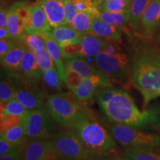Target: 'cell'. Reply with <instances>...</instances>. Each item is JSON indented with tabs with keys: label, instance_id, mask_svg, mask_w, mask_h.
Returning <instances> with one entry per match:
<instances>
[{
	"label": "cell",
	"instance_id": "cell-1",
	"mask_svg": "<svg viewBox=\"0 0 160 160\" xmlns=\"http://www.w3.org/2000/svg\"><path fill=\"white\" fill-rule=\"evenodd\" d=\"M131 81L143 98L145 108L160 97V52L145 48L136 52L131 62Z\"/></svg>",
	"mask_w": 160,
	"mask_h": 160
},
{
	"label": "cell",
	"instance_id": "cell-2",
	"mask_svg": "<svg viewBox=\"0 0 160 160\" xmlns=\"http://www.w3.org/2000/svg\"><path fill=\"white\" fill-rule=\"evenodd\" d=\"M70 130L74 132L86 147L95 154L107 160H111L118 156L117 142L111 132L84 109Z\"/></svg>",
	"mask_w": 160,
	"mask_h": 160
},
{
	"label": "cell",
	"instance_id": "cell-3",
	"mask_svg": "<svg viewBox=\"0 0 160 160\" xmlns=\"http://www.w3.org/2000/svg\"><path fill=\"white\" fill-rule=\"evenodd\" d=\"M101 110L111 122L133 128L144 127L157 120V113L140 111L133 98L122 89H119Z\"/></svg>",
	"mask_w": 160,
	"mask_h": 160
},
{
	"label": "cell",
	"instance_id": "cell-4",
	"mask_svg": "<svg viewBox=\"0 0 160 160\" xmlns=\"http://www.w3.org/2000/svg\"><path fill=\"white\" fill-rule=\"evenodd\" d=\"M109 130L117 142L125 148L153 150L160 146V136L143 133L131 126L115 123Z\"/></svg>",
	"mask_w": 160,
	"mask_h": 160
},
{
	"label": "cell",
	"instance_id": "cell-5",
	"mask_svg": "<svg viewBox=\"0 0 160 160\" xmlns=\"http://www.w3.org/2000/svg\"><path fill=\"white\" fill-rule=\"evenodd\" d=\"M51 140L66 160H107L90 151L71 130L56 133Z\"/></svg>",
	"mask_w": 160,
	"mask_h": 160
},
{
	"label": "cell",
	"instance_id": "cell-6",
	"mask_svg": "<svg viewBox=\"0 0 160 160\" xmlns=\"http://www.w3.org/2000/svg\"><path fill=\"white\" fill-rule=\"evenodd\" d=\"M45 107L56 123L70 128L83 108L78 102L63 93H54L48 97Z\"/></svg>",
	"mask_w": 160,
	"mask_h": 160
},
{
	"label": "cell",
	"instance_id": "cell-7",
	"mask_svg": "<svg viewBox=\"0 0 160 160\" xmlns=\"http://www.w3.org/2000/svg\"><path fill=\"white\" fill-rule=\"evenodd\" d=\"M96 68L111 79L123 82L131 73V64L127 53L119 52L109 54L102 51L94 57Z\"/></svg>",
	"mask_w": 160,
	"mask_h": 160
},
{
	"label": "cell",
	"instance_id": "cell-8",
	"mask_svg": "<svg viewBox=\"0 0 160 160\" xmlns=\"http://www.w3.org/2000/svg\"><path fill=\"white\" fill-rule=\"evenodd\" d=\"M25 133L28 139H52L53 122L46 107L30 111L25 119Z\"/></svg>",
	"mask_w": 160,
	"mask_h": 160
},
{
	"label": "cell",
	"instance_id": "cell-9",
	"mask_svg": "<svg viewBox=\"0 0 160 160\" xmlns=\"http://www.w3.org/2000/svg\"><path fill=\"white\" fill-rule=\"evenodd\" d=\"M19 153L24 160H66L51 139H27Z\"/></svg>",
	"mask_w": 160,
	"mask_h": 160
},
{
	"label": "cell",
	"instance_id": "cell-10",
	"mask_svg": "<svg viewBox=\"0 0 160 160\" xmlns=\"http://www.w3.org/2000/svg\"><path fill=\"white\" fill-rule=\"evenodd\" d=\"M33 80L17 83L15 99L22 103L28 111L45 107L47 98L45 92L40 91Z\"/></svg>",
	"mask_w": 160,
	"mask_h": 160
},
{
	"label": "cell",
	"instance_id": "cell-11",
	"mask_svg": "<svg viewBox=\"0 0 160 160\" xmlns=\"http://www.w3.org/2000/svg\"><path fill=\"white\" fill-rule=\"evenodd\" d=\"M112 85L111 78L102 72L83 79L73 93V97L79 102H86L95 96L96 92L100 87Z\"/></svg>",
	"mask_w": 160,
	"mask_h": 160
},
{
	"label": "cell",
	"instance_id": "cell-12",
	"mask_svg": "<svg viewBox=\"0 0 160 160\" xmlns=\"http://www.w3.org/2000/svg\"><path fill=\"white\" fill-rule=\"evenodd\" d=\"M52 28L42 6L37 2L31 4L30 6L29 22L25 33H34L42 35L49 33Z\"/></svg>",
	"mask_w": 160,
	"mask_h": 160
},
{
	"label": "cell",
	"instance_id": "cell-13",
	"mask_svg": "<svg viewBox=\"0 0 160 160\" xmlns=\"http://www.w3.org/2000/svg\"><path fill=\"white\" fill-rule=\"evenodd\" d=\"M52 28L66 25L65 0H38Z\"/></svg>",
	"mask_w": 160,
	"mask_h": 160
},
{
	"label": "cell",
	"instance_id": "cell-14",
	"mask_svg": "<svg viewBox=\"0 0 160 160\" xmlns=\"http://www.w3.org/2000/svg\"><path fill=\"white\" fill-rule=\"evenodd\" d=\"M89 33L109 42L122 41L121 28L105 22L99 18L93 19Z\"/></svg>",
	"mask_w": 160,
	"mask_h": 160
},
{
	"label": "cell",
	"instance_id": "cell-15",
	"mask_svg": "<svg viewBox=\"0 0 160 160\" xmlns=\"http://www.w3.org/2000/svg\"><path fill=\"white\" fill-rule=\"evenodd\" d=\"M160 26V0H152L146 8L141 21L145 34H153Z\"/></svg>",
	"mask_w": 160,
	"mask_h": 160
},
{
	"label": "cell",
	"instance_id": "cell-16",
	"mask_svg": "<svg viewBox=\"0 0 160 160\" xmlns=\"http://www.w3.org/2000/svg\"><path fill=\"white\" fill-rule=\"evenodd\" d=\"M8 9L9 13L6 28L8 31L11 39L17 42H20L22 37L25 33L28 22L13 5L10 6Z\"/></svg>",
	"mask_w": 160,
	"mask_h": 160
},
{
	"label": "cell",
	"instance_id": "cell-17",
	"mask_svg": "<svg viewBox=\"0 0 160 160\" xmlns=\"http://www.w3.org/2000/svg\"><path fill=\"white\" fill-rule=\"evenodd\" d=\"M49 33L58 43L59 47L79 42L82 37V35L79 33L74 28L68 25L53 28L51 30Z\"/></svg>",
	"mask_w": 160,
	"mask_h": 160
},
{
	"label": "cell",
	"instance_id": "cell-18",
	"mask_svg": "<svg viewBox=\"0 0 160 160\" xmlns=\"http://www.w3.org/2000/svg\"><path fill=\"white\" fill-rule=\"evenodd\" d=\"M19 71L27 77L28 79L38 81L42 77V72L38 65L35 53L28 49L22 60Z\"/></svg>",
	"mask_w": 160,
	"mask_h": 160
},
{
	"label": "cell",
	"instance_id": "cell-19",
	"mask_svg": "<svg viewBox=\"0 0 160 160\" xmlns=\"http://www.w3.org/2000/svg\"><path fill=\"white\" fill-rule=\"evenodd\" d=\"M108 41L91 33L82 35L81 39L82 53L81 58L93 57L103 51Z\"/></svg>",
	"mask_w": 160,
	"mask_h": 160
},
{
	"label": "cell",
	"instance_id": "cell-20",
	"mask_svg": "<svg viewBox=\"0 0 160 160\" xmlns=\"http://www.w3.org/2000/svg\"><path fill=\"white\" fill-rule=\"evenodd\" d=\"M50 33V32H49ZM49 33L41 35L45 40L46 50L48 52L53 62L55 64V67L59 73V77L62 82L64 83V77H65V65H64L63 57L62 54L61 48L59 45L55 41Z\"/></svg>",
	"mask_w": 160,
	"mask_h": 160
},
{
	"label": "cell",
	"instance_id": "cell-21",
	"mask_svg": "<svg viewBox=\"0 0 160 160\" xmlns=\"http://www.w3.org/2000/svg\"><path fill=\"white\" fill-rule=\"evenodd\" d=\"M28 48L22 43L17 42L2 58H1V65L5 68L10 71H19L22 60Z\"/></svg>",
	"mask_w": 160,
	"mask_h": 160
},
{
	"label": "cell",
	"instance_id": "cell-22",
	"mask_svg": "<svg viewBox=\"0 0 160 160\" xmlns=\"http://www.w3.org/2000/svg\"><path fill=\"white\" fill-rule=\"evenodd\" d=\"M64 65H65V70H72L77 72L84 79L96 74L100 71L95 67L90 65L83 58L80 57L65 59Z\"/></svg>",
	"mask_w": 160,
	"mask_h": 160
},
{
	"label": "cell",
	"instance_id": "cell-23",
	"mask_svg": "<svg viewBox=\"0 0 160 160\" xmlns=\"http://www.w3.org/2000/svg\"><path fill=\"white\" fill-rule=\"evenodd\" d=\"M152 0H132L130 7V25L132 28L138 29L141 26V21L146 8Z\"/></svg>",
	"mask_w": 160,
	"mask_h": 160
},
{
	"label": "cell",
	"instance_id": "cell-24",
	"mask_svg": "<svg viewBox=\"0 0 160 160\" xmlns=\"http://www.w3.org/2000/svg\"><path fill=\"white\" fill-rule=\"evenodd\" d=\"M24 122L12 128L3 134H1V138L18 146L19 148V150L28 139L25 133V127Z\"/></svg>",
	"mask_w": 160,
	"mask_h": 160
},
{
	"label": "cell",
	"instance_id": "cell-25",
	"mask_svg": "<svg viewBox=\"0 0 160 160\" xmlns=\"http://www.w3.org/2000/svg\"><path fill=\"white\" fill-rule=\"evenodd\" d=\"M97 18L105 22L115 26H119L120 28L122 26L128 25L131 21L130 11L122 12V13H113V12L99 11Z\"/></svg>",
	"mask_w": 160,
	"mask_h": 160
},
{
	"label": "cell",
	"instance_id": "cell-26",
	"mask_svg": "<svg viewBox=\"0 0 160 160\" xmlns=\"http://www.w3.org/2000/svg\"><path fill=\"white\" fill-rule=\"evenodd\" d=\"M94 18H96L95 15L91 12H78L73 20V27L82 35L87 34L90 33L92 22Z\"/></svg>",
	"mask_w": 160,
	"mask_h": 160
},
{
	"label": "cell",
	"instance_id": "cell-27",
	"mask_svg": "<svg viewBox=\"0 0 160 160\" xmlns=\"http://www.w3.org/2000/svg\"><path fill=\"white\" fill-rule=\"evenodd\" d=\"M1 117L5 115H14L25 119L28 115V111L22 104L20 103L17 99H13L8 102L1 104Z\"/></svg>",
	"mask_w": 160,
	"mask_h": 160
},
{
	"label": "cell",
	"instance_id": "cell-28",
	"mask_svg": "<svg viewBox=\"0 0 160 160\" xmlns=\"http://www.w3.org/2000/svg\"><path fill=\"white\" fill-rule=\"evenodd\" d=\"M122 155L131 160H160V155L148 149L125 148Z\"/></svg>",
	"mask_w": 160,
	"mask_h": 160
},
{
	"label": "cell",
	"instance_id": "cell-29",
	"mask_svg": "<svg viewBox=\"0 0 160 160\" xmlns=\"http://www.w3.org/2000/svg\"><path fill=\"white\" fill-rule=\"evenodd\" d=\"M20 42L33 52H41L46 50L45 40L41 35L34 33H25Z\"/></svg>",
	"mask_w": 160,
	"mask_h": 160
},
{
	"label": "cell",
	"instance_id": "cell-30",
	"mask_svg": "<svg viewBox=\"0 0 160 160\" xmlns=\"http://www.w3.org/2000/svg\"><path fill=\"white\" fill-rule=\"evenodd\" d=\"M132 0H108L99 5L100 11L122 13L130 11Z\"/></svg>",
	"mask_w": 160,
	"mask_h": 160
},
{
	"label": "cell",
	"instance_id": "cell-31",
	"mask_svg": "<svg viewBox=\"0 0 160 160\" xmlns=\"http://www.w3.org/2000/svg\"><path fill=\"white\" fill-rule=\"evenodd\" d=\"M17 83L11 79H2L0 82V102H8L10 100L15 99Z\"/></svg>",
	"mask_w": 160,
	"mask_h": 160
},
{
	"label": "cell",
	"instance_id": "cell-32",
	"mask_svg": "<svg viewBox=\"0 0 160 160\" xmlns=\"http://www.w3.org/2000/svg\"><path fill=\"white\" fill-rule=\"evenodd\" d=\"M44 83L50 89L54 91H61L63 82L60 79L59 73L56 68L44 71L42 77Z\"/></svg>",
	"mask_w": 160,
	"mask_h": 160
},
{
	"label": "cell",
	"instance_id": "cell-33",
	"mask_svg": "<svg viewBox=\"0 0 160 160\" xmlns=\"http://www.w3.org/2000/svg\"><path fill=\"white\" fill-rule=\"evenodd\" d=\"M119 89V88L113 87V85H111L100 87L97 90L94 97H96V99H97L100 108H102L104 105H105L108 103L109 100L111 99V98L117 93Z\"/></svg>",
	"mask_w": 160,
	"mask_h": 160
},
{
	"label": "cell",
	"instance_id": "cell-34",
	"mask_svg": "<svg viewBox=\"0 0 160 160\" xmlns=\"http://www.w3.org/2000/svg\"><path fill=\"white\" fill-rule=\"evenodd\" d=\"M84 78L79 73L72 70H65L64 84L67 86L70 91H74L78 86L82 82Z\"/></svg>",
	"mask_w": 160,
	"mask_h": 160
},
{
	"label": "cell",
	"instance_id": "cell-35",
	"mask_svg": "<svg viewBox=\"0 0 160 160\" xmlns=\"http://www.w3.org/2000/svg\"><path fill=\"white\" fill-rule=\"evenodd\" d=\"M64 59L81 58L82 43L81 40L77 42L69 44L60 47Z\"/></svg>",
	"mask_w": 160,
	"mask_h": 160
},
{
	"label": "cell",
	"instance_id": "cell-36",
	"mask_svg": "<svg viewBox=\"0 0 160 160\" xmlns=\"http://www.w3.org/2000/svg\"><path fill=\"white\" fill-rule=\"evenodd\" d=\"M25 119L14 115H5L1 117L0 121V134H3L12 128L22 123Z\"/></svg>",
	"mask_w": 160,
	"mask_h": 160
},
{
	"label": "cell",
	"instance_id": "cell-37",
	"mask_svg": "<svg viewBox=\"0 0 160 160\" xmlns=\"http://www.w3.org/2000/svg\"><path fill=\"white\" fill-rule=\"evenodd\" d=\"M34 53L37 57L38 65L42 73L48 70L56 68L55 64L47 50L41 52H34Z\"/></svg>",
	"mask_w": 160,
	"mask_h": 160
},
{
	"label": "cell",
	"instance_id": "cell-38",
	"mask_svg": "<svg viewBox=\"0 0 160 160\" xmlns=\"http://www.w3.org/2000/svg\"><path fill=\"white\" fill-rule=\"evenodd\" d=\"M78 11H88L93 13L97 18L99 13V5L95 0H73Z\"/></svg>",
	"mask_w": 160,
	"mask_h": 160
},
{
	"label": "cell",
	"instance_id": "cell-39",
	"mask_svg": "<svg viewBox=\"0 0 160 160\" xmlns=\"http://www.w3.org/2000/svg\"><path fill=\"white\" fill-rule=\"evenodd\" d=\"M65 11L66 25L73 27V20L79 12L73 0H65Z\"/></svg>",
	"mask_w": 160,
	"mask_h": 160
},
{
	"label": "cell",
	"instance_id": "cell-40",
	"mask_svg": "<svg viewBox=\"0 0 160 160\" xmlns=\"http://www.w3.org/2000/svg\"><path fill=\"white\" fill-rule=\"evenodd\" d=\"M19 148L13 145L7 140L1 138L0 139V157L11 154L15 152H19Z\"/></svg>",
	"mask_w": 160,
	"mask_h": 160
},
{
	"label": "cell",
	"instance_id": "cell-41",
	"mask_svg": "<svg viewBox=\"0 0 160 160\" xmlns=\"http://www.w3.org/2000/svg\"><path fill=\"white\" fill-rule=\"evenodd\" d=\"M17 43V42L12 39H0V58H2Z\"/></svg>",
	"mask_w": 160,
	"mask_h": 160
},
{
	"label": "cell",
	"instance_id": "cell-42",
	"mask_svg": "<svg viewBox=\"0 0 160 160\" xmlns=\"http://www.w3.org/2000/svg\"><path fill=\"white\" fill-rule=\"evenodd\" d=\"M103 52L109 53V54H114L119 52H121L120 48L118 46L117 42H109L108 41L105 47L103 48Z\"/></svg>",
	"mask_w": 160,
	"mask_h": 160
},
{
	"label": "cell",
	"instance_id": "cell-43",
	"mask_svg": "<svg viewBox=\"0 0 160 160\" xmlns=\"http://www.w3.org/2000/svg\"><path fill=\"white\" fill-rule=\"evenodd\" d=\"M8 13V8H6L5 6H1V9H0V28H6V26H7Z\"/></svg>",
	"mask_w": 160,
	"mask_h": 160
},
{
	"label": "cell",
	"instance_id": "cell-44",
	"mask_svg": "<svg viewBox=\"0 0 160 160\" xmlns=\"http://www.w3.org/2000/svg\"><path fill=\"white\" fill-rule=\"evenodd\" d=\"M0 160H24L23 158L19 155V152H15V153H11V154L1 156Z\"/></svg>",
	"mask_w": 160,
	"mask_h": 160
},
{
	"label": "cell",
	"instance_id": "cell-45",
	"mask_svg": "<svg viewBox=\"0 0 160 160\" xmlns=\"http://www.w3.org/2000/svg\"><path fill=\"white\" fill-rule=\"evenodd\" d=\"M11 39V38L6 28H0V39Z\"/></svg>",
	"mask_w": 160,
	"mask_h": 160
},
{
	"label": "cell",
	"instance_id": "cell-46",
	"mask_svg": "<svg viewBox=\"0 0 160 160\" xmlns=\"http://www.w3.org/2000/svg\"><path fill=\"white\" fill-rule=\"evenodd\" d=\"M111 160H131L130 159H128V158H126L125 157H119V156H117V157H115L114 158H113Z\"/></svg>",
	"mask_w": 160,
	"mask_h": 160
},
{
	"label": "cell",
	"instance_id": "cell-47",
	"mask_svg": "<svg viewBox=\"0 0 160 160\" xmlns=\"http://www.w3.org/2000/svg\"><path fill=\"white\" fill-rule=\"evenodd\" d=\"M11 0H1V6H5L7 4H8Z\"/></svg>",
	"mask_w": 160,
	"mask_h": 160
},
{
	"label": "cell",
	"instance_id": "cell-48",
	"mask_svg": "<svg viewBox=\"0 0 160 160\" xmlns=\"http://www.w3.org/2000/svg\"><path fill=\"white\" fill-rule=\"evenodd\" d=\"M95 1H96V2L98 4V5H101V4L105 2L108 1V0H95Z\"/></svg>",
	"mask_w": 160,
	"mask_h": 160
},
{
	"label": "cell",
	"instance_id": "cell-49",
	"mask_svg": "<svg viewBox=\"0 0 160 160\" xmlns=\"http://www.w3.org/2000/svg\"><path fill=\"white\" fill-rule=\"evenodd\" d=\"M159 41H160V36H159Z\"/></svg>",
	"mask_w": 160,
	"mask_h": 160
}]
</instances>
